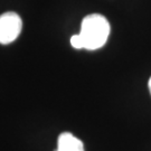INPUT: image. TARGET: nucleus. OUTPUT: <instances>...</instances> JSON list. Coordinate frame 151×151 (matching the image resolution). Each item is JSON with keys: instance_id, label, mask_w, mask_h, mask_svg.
Returning <instances> with one entry per match:
<instances>
[{"instance_id": "4", "label": "nucleus", "mask_w": 151, "mask_h": 151, "mask_svg": "<svg viewBox=\"0 0 151 151\" xmlns=\"http://www.w3.org/2000/svg\"><path fill=\"white\" fill-rule=\"evenodd\" d=\"M70 45L76 49L83 48V46H82V40H81V38H80V35H78V34L73 35V36L70 37Z\"/></svg>"}, {"instance_id": "1", "label": "nucleus", "mask_w": 151, "mask_h": 151, "mask_svg": "<svg viewBox=\"0 0 151 151\" xmlns=\"http://www.w3.org/2000/svg\"><path fill=\"white\" fill-rule=\"evenodd\" d=\"M78 35L83 48L95 50L106 43L110 35V24L102 15L92 14L83 19Z\"/></svg>"}, {"instance_id": "3", "label": "nucleus", "mask_w": 151, "mask_h": 151, "mask_svg": "<svg viewBox=\"0 0 151 151\" xmlns=\"http://www.w3.org/2000/svg\"><path fill=\"white\" fill-rule=\"evenodd\" d=\"M56 151H84V146L83 142L72 133L64 132L58 137Z\"/></svg>"}, {"instance_id": "2", "label": "nucleus", "mask_w": 151, "mask_h": 151, "mask_svg": "<svg viewBox=\"0 0 151 151\" xmlns=\"http://www.w3.org/2000/svg\"><path fill=\"white\" fill-rule=\"evenodd\" d=\"M22 28V22L16 12L8 11L0 16V44L7 45L16 40Z\"/></svg>"}, {"instance_id": "5", "label": "nucleus", "mask_w": 151, "mask_h": 151, "mask_svg": "<svg viewBox=\"0 0 151 151\" xmlns=\"http://www.w3.org/2000/svg\"><path fill=\"white\" fill-rule=\"evenodd\" d=\"M148 86H149V91H150V94H151V77L150 80H149V83H148Z\"/></svg>"}]
</instances>
